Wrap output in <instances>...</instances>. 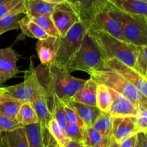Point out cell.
Listing matches in <instances>:
<instances>
[{
  "instance_id": "obj_1",
  "label": "cell",
  "mask_w": 147,
  "mask_h": 147,
  "mask_svg": "<svg viewBox=\"0 0 147 147\" xmlns=\"http://www.w3.org/2000/svg\"><path fill=\"white\" fill-rule=\"evenodd\" d=\"M35 70L45 91L50 113L55 96L63 103L72 100L73 96L82 88L86 81L85 79L74 77L65 67L55 64L49 66L41 65Z\"/></svg>"
},
{
  "instance_id": "obj_2",
  "label": "cell",
  "mask_w": 147,
  "mask_h": 147,
  "mask_svg": "<svg viewBox=\"0 0 147 147\" xmlns=\"http://www.w3.org/2000/svg\"><path fill=\"white\" fill-rule=\"evenodd\" d=\"M85 25L86 26V32L98 47L105 61L113 58L117 59L124 65L139 72L137 46L119 40L90 24Z\"/></svg>"
},
{
  "instance_id": "obj_3",
  "label": "cell",
  "mask_w": 147,
  "mask_h": 147,
  "mask_svg": "<svg viewBox=\"0 0 147 147\" xmlns=\"http://www.w3.org/2000/svg\"><path fill=\"white\" fill-rule=\"evenodd\" d=\"M66 69L70 73L74 71H83L88 74L93 71L110 70L98 47L87 32L83 37L80 48Z\"/></svg>"
},
{
  "instance_id": "obj_4",
  "label": "cell",
  "mask_w": 147,
  "mask_h": 147,
  "mask_svg": "<svg viewBox=\"0 0 147 147\" xmlns=\"http://www.w3.org/2000/svg\"><path fill=\"white\" fill-rule=\"evenodd\" d=\"M89 76L98 84L104 85L127 98L136 107L147 103V98L130 82L119 73L113 70L93 71Z\"/></svg>"
},
{
  "instance_id": "obj_5",
  "label": "cell",
  "mask_w": 147,
  "mask_h": 147,
  "mask_svg": "<svg viewBox=\"0 0 147 147\" xmlns=\"http://www.w3.org/2000/svg\"><path fill=\"white\" fill-rule=\"evenodd\" d=\"M107 2L110 13L120 23L126 41L137 47L146 45L147 19L123 12Z\"/></svg>"
},
{
  "instance_id": "obj_6",
  "label": "cell",
  "mask_w": 147,
  "mask_h": 147,
  "mask_svg": "<svg viewBox=\"0 0 147 147\" xmlns=\"http://www.w3.org/2000/svg\"><path fill=\"white\" fill-rule=\"evenodd\" d=\"M81 22L85 24H90L98 30L109 33L119 40L126 41L120 23L110 13L106 0L96 1L88 17Z\"/></svg>"
},
{
  "instance_id": "obj_7",
  "label": "cell",
  "mask_w": 147,
  "mask_h": 147,
  "mask_svg": "<svg viewBox=\"0 0 147 147\" xmlns=\"http://www.w3.org/2000/svg\"><path fill=\"white\" fill-rule=\"evenodd\" d=\"M4 91L6 96L20 100L22 103L32 102L37 96L46 95L32 60H30L29 69L25 71L24 81L14 86L4 87Z\"/></svg>"
},
{
  "instance_id": "obj_8",
  "label": "cell",
  "mask_w": 147,
  "mask_h": 147,
  "mask_svg": "<svg viewBox=\"0 0 147 147\" xmlns=\"http://www.w3.org/2000/svg\"><path fill=\"white\" fill-rule=\"evenodd\" d=\"M86 33V26L83 22L80 21L69 30L65 37H60V44L55 64L66 68L80 48Z\"/></svg>"
},
{
  "instance_id": "obj_9",
  "label": "cell",
  "mask_w": 147,
  "mask_h": 147,
  "mask_svg": "<svg viewBox=\"0 0 147 147\" xmlns=\"http://www.w3.org/2000/svg\"><path fill=\"white\" fill-rule=\"evenodd\" d=\"M50 17L60 37H65L69 30L80 21L78 14L67 3L56 5Z\"/></svg>"
},
{
  "instance_id": "obj_10",
  "label": "cell",
  "mask_w": 147,
  "mask_h": 147,
  "mask_svg": "<svg viewBox=\"0 0 147 147\" xmlns=\"http://www.w3.org/2000/svg\"><path fill=\"white\" fill-rule=\"evenodd\" d=\"M105 62L109 69L115 70L121 75L147 98V78L144 76L122 63L117 59H110Z\"/></svg>"
},
{
  "instance_id": "obj_11",
  "label": "cell",
  "mask_w": 147,
  "mask_h": 147,
  "mask_svg": "<svg viewBox=\"0 0 147 147\" xmlns=\"http://www.w3.org/2000/svg\"><path fill=\"white\" fill-rule=\"evenodd\" d=\"M20 57L12 47L0 49V86L20 73L17 66Z\"/></svg>"
},
{
  "instance_id": "obj_12",
  "label": "cell",
  "mask_w": 147,
  "mask_h": 147,
  "mask_svg": "<svg viewBox=\"0 0 147 147\" xmlns=\"http://www.w3.org/2000/svg\"><path fill=\"white\" fill-rule=\"evenodd\" d=\"M112 98V103L109 113L112 117H135L137 112V107L127 98L121 93L109 88Z\"/></svg>"
},
{
  "instance_id": "obj_13",
  "label": "cell",
  "mask_w": 147,
  "mask_h": 147,
  "mask_svg": "<svg viewBox=\"0 0 147 147\" xmlns=\"http://www.w3.org/2000/svg\"><path fill=\"white\" fill-rule=\"evenodd\" d=\"M60 44V37H49L42 40H38L36 45L37 55L41 65L45 66L55 64Z\"/></svg>"
},
{
  "instance_id": "obj_14",
  "label": "cell",
  "mask_w": 147,
  "mask_h": 147,
  "mask_svg": "<svg viewBox=\"0 0 147 147\" xmlns=\"http://www.w3.org/2000/svg\"><path fill=\"white\" fill-rule=\"evenodd\" d=\"M139 133L135 122L134 117H113L112 136L115 140L120 143L123 139Z\"/></svg>"
},
{
  "instance_id": "obj_15",
  "label": "cell",
  "mask_w": 147,
  "mask_h": 147,
  "mask_svg": "<svg viewBox=\"0 0 147 147\" xmlns=\"http://www.w3.org/2000/svg\"><path fill=\"white\" fill-rule=\"evenodd\" d=\"M98 84L90 78L82 88L73 96L72 100L93 107H97V90Z\"/></svg>"
},
{
  "instance_id": "obj_16",
  "label": "cell",
  "mask_w": 147,
  "mask_h": 147,
  "mask_svg": "<svg viewBox=\"0 0 147 147\" xmlns=\"http://www.w3.org/2000/svg\"><path fill=\"white\" fill-rule=\"evenodd\" d=\"M63 103L76 111L79 117L83 121L86 127L93 126L94 122L101 113V111L97 107L77 103L73 100H70V101Z\"/></svg>"
},
{
  "instance_id": "obj_17",
  "label": "cell",
  "mask_w": 147,
  "mask_h": 147,
  "mask_svg": "<svg viewBox=\"0 0 147 147\" xmlns=\"http://www.w3.org/2000/svg\"><path fill=\"white\" fill-rule=\"evenodd\" d=\"M110 2L123 12L147 19V2L140 0H113Z\"/></svg>"
},
{
  "instance_id": "obj_18",
  "label": "cell",
  "mask_w": 147,
  "mask_h": 147,
  "mask_svg": "<svg viewBox=\"0 0 147 147\" xmlns=\"http://www.w3.org/2000/svg\"><path fill=\"white\" fill-rule=\"evenodd\" d=\"M55 6L43 0H24L25 15L30 18L37 16L50 17Z\"/></svg>"
},
{
  "instance_id": "obj_19",
  "label": "cell",
  "mask_w": 147,
  "mask_h": 147,
  "mask_svg": "<svg viewBox=\"0 0 147 147\" xmlns=\"http://www.w3.org/2000/svg\"><path fill=\"white\" fill-rule=\"evenodd\" d=\"M30 103L37 113L39 122L41 124L42 129H47L49 122L52 119V115L47 105L46 95L37 96Z\"/></svg>"
},
{
  "instance_id": "obj_20",
  "label": "cell",
  "mask_w": 147,
  "mask_h": 147,
  "mask_svg": "<svg viewBox=\"0 0 147 147\" xmlns=\"http://www.w3.org/2000/svg\"><path fill=\"white\" fill-rule=\"evenodd\" d=\"M20 28L24 35L36 38L38 40H45L50 37L42 28L27 15H24L20 21Z\"/></svg>"
},
{
  "instance_id": "obj_21",
  "label": "cell",
  "mask_w": 147,
  "mask_h": 147,
  "mask_svg": "<svg viewBox=\"0 0 147 147\" xmlns=\"http://www.w3.org/2000/svg\"><path fill=\"white\" fill-rule=\"evenodd\" d=\"M4 147H30L24 126L10 132H3Z\"/></svg>"
},
{
  "instance_id": "obj_22",
  "label": "cell",
  "mask_w": 147,
  "mask_h": 147,
  "mask_svg": "<svg viewBox=\"0 0 147 147\" xmlns=\"http://www.w3.org/2000/svg\"><path fill=\"white\" fill-rule=\"evenodd\" d=\"M16 121L23 126L34 124L39 122L34 109L30 102H24L19 109Z\"/></svg>"
},
{
  "instance_id": "obj_23",
  "label": "cell",
  "mask_w": 147,
  "mask_h": 147,
  "mask_svg": "<svg viewBox=\"0 0 147 147\" xmlns=\"http://www.w3.org/2000/svg\"><path fill=\"white\" fill-rule=\"evenodd\" d=\"M30 147H44L43 129L40 122L24 126Z\"/></svg>"
},
{
  "instance_id": "obj_24",
  "label": "cell",
  "mask_w": 147,
  "mask_h": 147,
  "mask_svg": "<svg viewBox=\"0 0 147 147\" xmlns=\"http://www.w3.org/2000/svg\"><path fill=\"white\" fill-rule=\"evenodd\" d=\"M22 102L4 94L0 100V115L16 119Z\"/></svg>"
},
{
  "instance_id": "obj_25",
  "label": "cell",
  "mask_w": 147,
  "mask_h": 147,
  "mask_svg": "<svg viewBox=\"0 0 147 147\" xmlns=\"http://www.w3.org/2000/svg\"><path fill=\"white\" fill-rule=\"evenodd\" d=\"M113 117L109 112H101L93 126L104 137L111 136Z\"/></svg>"
},
{
  "instance_id": "obj_26",
  "label": "cell",
  "mask_w": 147,
  "mask_h": 147,
  "mask_svg": "<svg viewBox=\"0 0 147 147\" xmlns=\"http://www.w3.org/2000/svg\"><path fill=\"white\" fill-rule=\"evenodd\" d=\"M52 119H54L60 129L65 131L67 125V120L65 117V105L63 101L58 98L55 96L53 99V106L51 109Z\"/></svg>"
},
{
  "instance_id": "obj_27",
  "label": "cell",
  "mask_w": 147,
  "mask_h": 147,
  "mask_svg": "<svg viewBox=\"0 0 147 147\" xmlns=\"http://www.w3.org/2000/svg\"><path fill=\"white\" fill-rule=\"evenodd\" d=\"M22 12L14 11L0 20V35L11 30L20 28V21L23 18Z\"/></svg>"
},
{
  "instance_id": "obj_28",
  "label": "cell",
  "mask_w": 147,
  "mask_h": 147,
  "mask_svg": "<svg viewBox=\"0 0 147 147\" xmlns=\"http://www.w3.org/2000/svg\"><path fill=\"white\" fill-rule=\"evenodd\" d=\"M96 1L98 0H67V2L81 21L88 17L93 4Z\"/></svg>"
},
{
  "instance_id": "obj_29",
  "label": "cell",
  "mask_w": 147,
  "mask_h": 147,
  "mask_svg": "<svg viewBox=\"0 0 147 147\" xmlns=\"http://www.w3.org/2000/svg\"><path fill=\"white\" fill-rule=\"evenodd\" d=\"M112 103V98L109 88L98 84L97 90V108L101 112H109Z\"/></svg>"
},
{
  "instance_id": "obj_30",
  "label": "cell",
  "mask_w": 147,
  "mask_h": 147,
  "mask_svg": "<svg viewBox=\"0 0 147 147\" xmlns=\"http://www.w3.org/2000/svg\"><path fill=\"white\" fill-rule=\"evenodd\" d=\"M14 11H20L25 15L24 0H7L0 4V20Z\"/></svg>"
},
{
  "instance_id": "obj_31",
  "label": "cell",
  "mask_w": 147,
  "mask_h": 147,
  "mask_svg": "<svg viewBox=\"0 0 147 147\" xmlns=\"http://www.w3.org/2000/svg\"><path fill=\"white\" fill-rule=\"evenodd\" d=\"M32 20L37 23L41 28H42L46 32L47 34L50 37H60V34L57 31V28L55 26L51 17L48 16H37V17H32Z\"/></svg>"
},
{
  "instance_id": "obj_32",
  "label": "cell",
  "mask_w": 147,
  "mask_h": 147,
  "mask_svg": "<svg viewBox=\"0 0 147 147\" xmlns=\"http://www.w3.org/2000/svg\"><path fill=\"white\" fill-rule=\"evenodd\" d=\"M47 130L49 131L52 136L57 141V143L62 147H64L70 141V139L66 136L65 131L60 129L57 122L53 119H52L49 122Z\"/></svg>"
},
{
  "instance_id": "obj_33",
  "label": "cell",
  "mask_w": 147,
  "mask_h": 147,
  "mask_svg": "<svg viewBox=\"0 0 147 147\" xmlns=\"http://www.w3.org/2000/svg\"><path fill=\"white\" fill-rule=\"evenodd\" d=\"M104 136L98 131L93 126H85V135L83 144L88 147L95 146L100 143Z\"/></svg>"
},
{
  "instance_id": "obj_34",
  "label": "cell",
  "mask_w": 147,
  "mask_h": 147,
  "mask_svg": "<svg viewBox=\"0 0 147 147\" xmlns=\"http://www.w3.org/2000/svg\"><path fill=\"white\" fill-rule=\"evenodd\" d=\"M134 118L139 133L147 132V103L137 107V112Z\"/></svg>"
},
{
  "instance_id": "obj_35",
  "label": "cell",
  "mask_w": 147,
  "mask_h": 147,
  "mask_svg": "<svg viewBox=\"0 0 147 147\" xmlns=\"http://www.w3.org/2000/svg\"><path fill=\"white\" fill-rule=\"evenodd\" d=\"M65 133L70 140L83 144L85 135V127L81 128L77 125L67 124L65 129Z\"/></svg>"
},
{
  "instance_id": "obj_36",
  "label": "cell",
  "mask_w": 147,
  "mask_h": 147,
  "mask_svg": "<svg viewBox=\"0 0 147 147\" xmlns=\"http://www.w3.org/2000/svg\"><path fill=\"white\" fill-rule=\"evenodd\" d=\"M137 65L139 73L145 77L147 73V44L138 47Z\"/></svg>"
},
{
  "instance_id": "obj_37",
  "label": "cell",
  "mask_w": 147,
  "mask_h": 147,
  "mask_svg": "<svg viewBox=\"0 0 147 147\" xmlns=\"http://www.w3.org/2000/svg\"><path fill=\"white\" fill-rule=\"evenodd\" d=\"M21 127L23 126L18 123L16 119L0 115V131L2 132L12 131Z\"/></svg>"
},
{
  "instance_id": "obj_38",
  "label": "cell",
  "mask_w": 147,
  "mask_h": 147,
  "mask_svg": "<svg viewBox=\"0 0 147 147\" xmlns=\"http://www.w3.org/2000/svg\"><path fill=\"white\" fill-rule=\"evenodd\" d=\"M65 105V117L67 120V124L77 125L81 128H84L85 125L83 123V121L81 120L76 111L73 110L72 108L69 107L67 105Z\"/></svg>"
},
{
  "instance_id": "obj_39",
  "label": "cell",
  "mask_w": 147,
  "mask_h": 147,
  "mask_svg": "<svg viewBox=\"0 0 147 147\" xmlns=\"http://www.w3.org/2000/svg\"><path fill=\"white\" fill-rule=\"evenodd\" d=\"M43 139H44V147H62L52 136L47 129H43Z\"/></svg>"
},
{
  "instance_id": "obj_40",
  "label": "cell",
  "mask_w": 147,
  "mask_h": 147,
  "mask_svg": "<svg viewBox=\"0 0 147 147\" xmlns=\"http://www.w3.org/2000/svg\"><path fill=\"white\" fill-rule=\"evenodd\" d=\"M136 137L137 134L123 139L119 143V147H135L136 143Z\"/></svg>"
},
{
  "instance_id": "obj_41",
  "label": "cell",
  "mask_w": 147,
  "mask_h": 147,
  "mask_svg": "<svg viewBox=\"0 0 147 147\" xmlns=\"http://www.w3.org/2000/svg\"><path fill=\"white\" fill-rule=\"evenodd\" d=\"M111 137V136L104 137L103 139V140H102L100 143L98 144H96V145H95V146H91V147H108L109 142H110Z\"/></svg>"
},
{
  "instance_id": "obj_42",
  "label": "cell",
  "mask_w": 147,
  "mask_h": 147,
  "mask_svg": "<svg viewBox=\"0 0 147 147\" xmlns=\"http://www.w3.org/2000/svg\"><path fill=\"white\" fill-rule=\"evenodd\" d=\"M144 142V133L140 132L137 134V137H136V143L135 147H143Z\"/></svg>"
},
{
  "instance_id": "obj_43",
  "label": "cell",
  "mask_w": 147,
  "mask_h": 147,
  "mask_svg": "<svg viewBox=\"0 0 147 147\" xmlns=\"http://www.w3.org/2000/svg\"><path fill=\"white\" fill-rule=\"evenodd\" d=\"M82 146H83V144L80 143V142L70 140L68 143H67L64 147H82Z\"/></svg>"
},
{
  "instance_id": "obj_44",
  "label": "cell",
  "mask_w": 147,
  "mask_h": 147,
  "mask_svg": "<svg viewBox=\"0 0 147 147\" xmlns=\"http://www.w3.org/2000/svg\"><path fill=\"white\" fill-rule=\"evenodd\" d=\"M43 1H46L47 3H50V4H55V5H58V4H63L67 3V0H43Z\"/></svg>"
},
{
  "instance_id": "obj_45",
  "label": "cell",
  "mask_w": 147,
  "mask_h": 147,
  "mask_svg": "<svg viewBox=\"0 0 147 147\" xmlns=\"http://www.w3.org/2000/svg\"><path fill=\"white\" fill-rule=\"evenodd\" d=\"M108 147H119V143L115 140L114 138L113 137L112 135H111V137L110 142H109Z\"/></svg>"
},
{
  "instance_id": "obj_46",
  "label": "cell",
  "mask_w": 147,
  "mask_h": 147,
  "mask_svg": "<svg viewBox=\"0 0 147 147\" xmlns=\"http://www.w3.org/2000/svg\"><path fill=\"white\" fill-rule=\"evenodd\" d=\"M143 147H147V132H145V133H144Z\"/></svg>"
},
{
  "instance_id": "obj_47",
  "label": "cell",
  "mask_w": 147,
  "mask_h": 147,
  "mask_svg": "<svg viewBox=\"0 0 147 147\" xmlns=\"http://www.w3.org/2000/svg\"><path fill=\"white\" fill-rule=\"evenodd\" d=\"M5 94V91H4V87H0V100L2 98L3 96Z\"/></svg>"
},
{
  "instance_id": "obj_48",
  "label": "cell",
  "mask_w": 147,
  "mask_h": 147,
  "mask_svg": "<svg viewBox=\"0 0 147 147\" xmlns=\"http://www.w3.org/2000/svg\"><path fill=\"white\" fill-rule=\"evenodd\" d=\"M0 147L3 146V132L0 131Z\"/></svg>"
},
{
  "instance_id": "obj_49",
  "label": "cell",
  "mask_w": 147,
  "mask_h": 147,
  "mask_svg": "<svg viewBox=\"0 0 147 147\" xmlns=\"http://www.w3.org/2000/svg\"><path fill=\"white\" fill-rule=\"evenodd\" d=\"M6 1H7V0H0V4H3V3L5 2Z\"/></svg>"
},
{
  "instance_id": "obj_50",
  "label": "cell",
  "mask_w": 147,
  "mask_h": 147,
  "mask_svg": "<svg viewBox=\"0 0 147 147\" xmlns=\"http://www.w3.org/2000/svg\"><path fill=\"white\" fill-rule=\"evenodd\" d=\"M140 1H144V2H147V0H140Z\"/></svg>"
},
{
  "instance_id": "obj_51",
  "label": "cell",
  "mask_w": 147,
  "mask_h": 147,
  "mask_svg": "<svg viewBox=\"0 0 147 147\" xmlns=\"http://www.w3.org/2000/svg\"><path fill=\"white\" fill-rule=\"evenodd\" d=\"M106 1H113V0H106Z\"/></svg>"
},
{
  "instance_id": "obj_52",
  "label": "cell",
  "mask_w": 147,
  "mask_h": 147,
  "mask_svg": "<svg viewBox=\"0 0 147 147\" xmlns=\"http://www.w3.org/2000/svg\"><path fill=\"white\" fill-rule=\"evenodd\" d=\"M82 147H88V146H85V145H83V146H82Z\"/></svg>"
},
{
  "instance_id": "obj_53",
  "label": "cell",
  "mask_w": 147,
  "mask_h": 147,
  "mask_svg": "<svg viewBox=\"0 0 147 147\" xmlns=\"http://www.w3.org/2000/svg\"><path fill=\"white\" fill-rule=\"evenodd\" d=\"M145 78H147V73H146V76H145Z\"/></svg>"
}]
</instances>
